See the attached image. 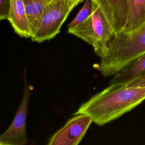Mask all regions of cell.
<instances>
[{
  "mask_svg": "<svg viewBox=\"0 0 145 145\" xmlns=\"http://www.w3.org/2000/svg\"><path fill=\"white\" fill-rule=\"evenodd\" d=\"M144 75H145V53L130 62L114 75L109 84L127 85Z\"/></svg>",
  "mask_w": 145,
  "mask_h": 145,
  "instance_id": "cell-9",
  "label": "cell"
},
{
  "mask_svg": "<svg viewBox=\"0 0 145 145\" xmlns=\"http://www.w3.org/2000/svg\"><path fill=\"white\" fill-rule=\"evenodd\" d=\"M126 86L131 87H145V75L132 81Z\"/></svg>",
  "mask_w": 145,
  "mask_h": 145,
  "instance_id": "cell-14",
  "label": "cell"
},
{
  "mask_svg": "<svg viewBox=\"0 0 145 145\" xmlns=\"http://www.w3.org/2000/svg\"><path fill=\"white\" fill-rule=\"evenodd\" d=\"M93 1L86 0L84 5L72 20L69 24L68 28L75 27L84 21L92 13Z\"/></svg>",
  "mask_w": 145,
  "mask_h": 145,
  "instance_id": "cell-12",
  "label": "cell"
},
{
  "mask_svg": "<svg viewBox=\"0 0 145 145\" xmlns=\"http://www.w3.org/2000/svg\"><path fill=\"white\" fill-rule=\"evenodd\" d=\"M144 100L145 87L110 84L83 103L74 115H88L93 122L103 126L130 111Z\"/></svg>",
  "mask_w": 145,
  "mask_h": 145,
  "instance_id": "cell-1",
  "label": "cell"
},
{
  "mask_svg": "<svg viewBox=\"0 0 145 145\" xmlns=\"http://www.w3.org/2000/svg\"><path fill=\"white\" fill-rule=\"evenodd\" d=\"M24 91L21 102L12 123L0 136L1 145H24L28 142L26 121L28 102L32 87L27 82L25 69L24 70Z\"/></svg>",
  "mask_w": 145,
  "mask_h": 145,
  "instance_id": "cell-5",
  "label": "cell"
},
{
  "mask_svg": "<svg viewBox=\"0 0 145 145\" xmlns=\"http://www.w3.org/2000/svg\"><path fill=\"white\" fill-rule=\"evenodd\" d=\"M101 8L110 24L114 35L123 31L127 15V0H93Z\"/></svg>",
  "mask_w": 145,
  "mask_h": 145,
  "instance_id": "cell-7",
  "label": "cell"
},
{
  "mask_svg": "<svg viewBox=\"0 0 145 145\" xmlns=\"http://www.w3.org/2000/svg\"><path fill=\"white\" fill-rule=\"evenodd\" d=\"M75 6L74 0H51L44 10L31 40L41 43L54 38Z\"/></svg>",
  "mask_w": 145,
  "mask_h": 145,
  "instance_id": "cell-4",
  "label": "cell"
},
{
  "mask_svg": "<svg viewBox=\"0 0 145 145\" xmlns=\"http://www.w3.org/2000/svg\"><path fill=\"white\" fill-rule=\"evenodd\" d=\"M67 32L91 45L95 53L100 57L105 52L109 41L114 36L108 18L100 6L94 1L91 14L82 23L69 28Z\"/></svg>",
  "mask_w": 145,
  "mask_h": 145,
  "instance_id": "cell-3",
  "label": "cell"
},
{
  "mask_svg": "<svg viewBox=\"0 0 145 145\" xmlns=\"http://www.w3.org/2000/svg\"><path fill=\"white\" fill-rule=\"evenodd\" d=\"M32 36L33 35L39 22L46 5L51 0H23ZM32 37V36H31Z\"/></svg>",
  "mask_w": 145,
  "mask_h": 145,
  "instance_id": "cell-11",
  "label": "cell"
},
{
  "mask_svg": "<svg viewBox=\"0 0 145 145\" xmlns=\"http://www.w3.org/2000/svg\"><path fill=\"white\" fill-rule=\"evenodd\" d=\"M145 53V23L137 28L115 35L102 56L100 70L104 76L114 75Z\"/></svg>",
  "mask_w": 145,
  "mask_h": 145,
  "instance_id": "cell-2",
  "label": "cell"
},
{
  "mask_svg": "<svg viewBox=\"0 0 145 145\" xmlns=\"http://www.w3.org/2000/svg\"><path fill=\"white\" fill-rule=\"evenodd\" d=\"M127 15L122 32L132 31L145 23V0H127Z\"/></svg>",
  "mask_w": 145,
  "mask_h": 145,
  "instance_id": "cell-10",
  "label": "cell"
},
{
  "mask_svg": "<svg viewBox=\"0 0 145 145\" xmlns=\"http://www.w3.org/2000/svg\"><path fill=\"white\" fill-rule=\"evenodd\" d=\"M11 6V0H0V20L7 19Z\"/></svg>",
  "mask_w": 145,
  "mask_h": 145,
  "instance_id": "cell-13",
  "label": "cell"
},
{
  "mask_svg": "<svg viewBox=\"0 0 145 145\" xmlns=\"http://www.w3.org/2000/svg\"><path fill=\"white\" fill-rule=\"evenodd\" d=\"M48 140V145H77L82 140L92 122L84 114L74 115Z\"/></svg>",
  "mask_w": 145,
  "mask_h": 145,
  "instance_id": "cell-6",
  "label": "cell"
},
{
  "mask_svg": "<svg viewBox=\"0 0 145 145\" xmlns=\"http://www.w3.org/2000/svg\"><path fill=\"white\" fill-rule=\"evenodd\" d=\"M74 1L75 2V3H76V5H78L79 3L83 2L84 0H74Z\"/></svg>",
  "mask_w": 145,
  "mask_h": 145,
  "instance_id": "cell-15",
  "label": "cell"
},
{
  "mask_svg": "<svg viewBox=\"0 0 145 145\" xmlns=\"http://www.w3.org/2000/svg\"><path fill=\"white\" fill-rule=\"evenodd\" d=\"M7 20L15 32L22 37L32 36L23 0H11V6Z\"/></svg>",
  "mask_w": 145,
  "mask_h": 145,
  "instance_id": "cell-8",
  "label": "cell"
}]
</instances>
